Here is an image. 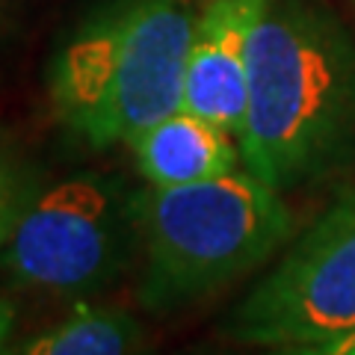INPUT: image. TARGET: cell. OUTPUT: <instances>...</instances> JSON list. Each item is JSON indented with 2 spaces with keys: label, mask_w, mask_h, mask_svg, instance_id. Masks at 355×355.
<instances>
[{
  "label": "cell",
  "mask_w": 355,
  "mask_h": 355,
  "mask_svg": "<svg viewBox=\"0 0 355 355\" xmlns=\"http://www.w3.org/2000/svg\"><path fill=\"white\" fill-rule=\"evenodd\" d=\"M243 166L279 193L355 169V39L326 0H270L249 51Z\"/></svg>",
  "instance_id": "cell-1"
},
{
  "label": "cell",
  "mask_w": 355,
  "mask_h": 355,
  "mask_svg": "<svg viewBox=\"0 0 355 355\" xmlns=\"http://www.w3.org/2000/svg\"><path fill=\"white\" fill-rule=\"evenodd\" d=\"M198 0H101L48 65L57 121L95 148L130 146L184 107Z\"/></svg>",
  "instance_id": "cell-2"
},
{
  "label": "cell",
  "mask_w": 355,
  "mask_h": 355,
  "mask_svg": "<svg viewBox=\"0 0 355 355\" xmlns=\"http://www.w3.org/2000/svg\"><path fill=\"white\" fill-rule=\"evenodd\" d=\"M139 284L148 314H175L216 296L293 240L284 193L249 169L184 187L137 190Z\"/></svg>",
  "instance_id": "cell-3"
},
{
  "label": "cell",
  "mask_w": 355,
  "mask_h": 355,
  "mask_svg": "<svg viewBox=\"0 0 355 355\" xmlns=\"http://www.w3.org/2000/svg\"><path fill=\"white\" fill-rule=\"evenodd\" d=\"M137 254V193L83 172L42 187L0 252V270L30 291L92 296L116 284Z\"/></svg>",
  "instance_id": "cell-4"
},
{
  "label": "cell",
  "mask_w": 355,
  "mask_h": 355,
  "mask_svg": "<svg viewBox=\"0 0 355 355\" xmlns=\"http://www.w3.org/2000/svg\"><path fill=\"white\" fill-rule=\"evenodd\" d=\"M355 329V187L340 190L225 314L219 335L252 349L320 343Z\"/></svg>",
  "instance_id": "cell-5"
},
{
  "label": "cell",
  "mask_w": 355,
  "mask_h": 355,
  "mask_svg": "<svg viewBox=\"0 0 355 355\" xmlns=\"http://www.w3.org/2000/svg\"><path fill=\"white\" fill-rule=\"evenodd\" d=\"M270 0H202L184 80V110L240 139L249 101V51Z\"/></svg>",
  "instance_id": "cell-6"
},
{
  "label": "cell",
  "mask_w": 355,
  "mask_h": 355,
  "mask_svg": "<svg viewBox=\"0 0 355 355\" xmlns=\"http://www.w3.org/2000/svg\"><path fill=\"white\" fill-rule=\"evenodd\" d=\"M130 151L148 187L210 181L237 172L243 163L237 137L184 107L142 130Z\"/></svg>",
  "instance_id": "cell-7"
},
{
  "label": "cell",
  "mask_w": 355,
  "mask_h": 355,
  "mask_svg": "<svg viewBox=\"0 0 355 355\" xmlns=\"http://www.w3.org/2000/svg\"><path fill=\"white\" fill-rule=\"evenodd\" d=\"M142 326L125 308L77 302L60 323L42 329L15 355H139Z\"/></svg>",
  "instance_id": "cell-8"
},
{
  "label": "cell",
  "mask_w": 355,
  "mask_h": 355,
  "mask_svg": "<svg viewBox=\"0 0 355 355\" xmlns=\"http://www.w3.org/2000/svg\"><path fill=\"white\" fill-rule=\"evenodd\" d=\"M42 184L33 166L15 148V142L6 133H0V252L15 234L21 216L27 214Z\"/></svg>",
  "instance_id": "cell-9"
},
{
  "label": "cell",
  "mask_w": 355,
  "mask_h": 355,
  "mask_svg": "<svg viewBox=\"0 0 355 355\" xmlns=\"http://www.w3.org/2000/svg\"><path fill=\"white\" fill-rule=\"evenodd\" d=\"M261 355H355V329L329 338V340H320V343H305V347L261 349Z\"/></svg>",
  "instance_id": "cell-10"
},
{
  "label": "cell",
  "mask_w": 355,
  "mask_h": 355,
  "mask_svg": "<svg viewBox=\"0 0 355 355\" xmlns=\"http://www.w3.org/2000/svg\"><path fill=\"white\" fill-rule=\"evenodd\" d=\"M15 326H18L15 302H9V299L0 296V355H15V347H12Z\"/></svg>",
  "instance_id": "cell-11"
},
{
  "label": "cell",
  "mask_w": 355,
  "mask_h": 355,
  "mask_svg": "<svg viewBox=\"0 0 355 355\" xmlns=\"http://www.w3.org/2000/svg\"><path fill=\"white\" fill-rule=\"evenodd\" d=\"M349 3H352V9H355V0H349Z\"/></svg>",
  "instance_id": "cell-12"
},
{
  "label": "cell",
  "mask_w": 355,
  "mask_h": 355,
  "mask_svg": "<svg viewBox=\"0 0 355 355\" xmlns=\"http://www.w3.org/2000/svg\"><path fill=\"white\" fill-rule=\"evenodd\" d=\"M198 3H202V0H198Z\"/></svg>",
  "instance_id": "cell-13"
}]
</instances>
